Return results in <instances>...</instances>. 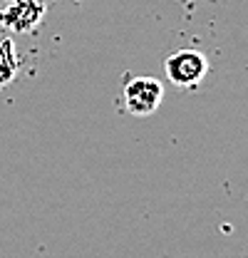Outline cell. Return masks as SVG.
I'll list each match as a JSON object with an SVG mask.
<instances>
[{
	"mask_svg": "<svg viewBox=\"0 0 248 258\" xmlns=\"http://www.w3.org/2000/svg\"><path fill=\"white\" fill-rule=\"evenodd\" d=\"M15 72H18V55L13 50V42L5 40L0 42V87L8 85L15 77Z\"/></svg>",
	"mask_w": 248,
	"mask_h": 258,
	"instance_id": "cell-4",
	"label": "cell"
},
{
	"mask_svg": "<svg viewBox=\"0 0 248 258\" xmlns=\"http://www.w3.org/2000/svg\"><path fill=\"white\" fill-rule=\"evenodd\" d=\"M122 107L132 117H149L161 107L164 87L156 77H132L122 90Z\"/></svg>",
	"mask_w": 248,
	"mask_h": 258,
	"instance_id": "cell-2",
	"label": "cell"
},
{
	"mask_svg": "<svg viewBox=\"0 0 248 258\" xmlns=\"http://www.w3.org/2000/svg\"><path fill=\"white\" fill-rule=\"evenodd\" d=\"M45 15V5L40 0H13L0 10V25L10 32H30L40 25Z\"/></svg>",
	"mask_w": 248,
	"mask_h": 258,
	"instance_id": "cell-3",
	"label": "cell"
},
{
	"mask_svg": "<svg viewBox=\"0 0 248 258\" xmlns=\"http://www.w3.org/2000/svg\"><path fill=\"white\" fill-rule=\"evenodd\" d=\"M166 77L174 87L179 90H194L204 82L206 72H209V60L204 52L199 50H176L164 60Z\"/></svg>",
	"mask_w": 248,
	"mask_h": 258,
	"instance_id": "cell-1",
	"label": "cell"
}]
</instances>
